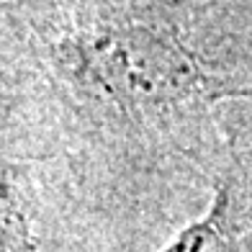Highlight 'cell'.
<instances>
[{"label": "cell", "mask_w": 252, "mask_h": 252, "mask_svg": "<svg viewBox=\"0 0 252 252\" xmlns=\"http://www.w3.org/2000/svg\"><path fill=\"white\" fill-rule=\"evenodd\" d=\"M175 5L39 3L24 21L54 90L88 126L139 144L211 147V111L252 98L214 75L188 44Z\"/></svg>", "instance_id": "1"}, {"label": "cell", "mask_w": 252, "mask_h": 252, "mask_svg": "<svg viewBox=\"0 0 252 252\" xmlns=\"http://www.w3.org/2000/svg\"><path fill=\"white\" fill-rule=\"evenodd\" d=\"M159 252H252V183L237 159L221 165L209 211Z\"/></svg>", "instance_id": "2"}, {"label": "cell", "mask_w": 252, "mask_h": 252, "mask_svg": "<svg viewBox=\"0 0 252 252\" xmlns=\"http://www.w3.org/2000/svg\"><path fill=\"white\" fill-rule=\"evenodd\" d=\"M0 252H36V234L26 193L16 173L0 159Z\"/></svg>", "instance_id": "3"}]
</instances>
